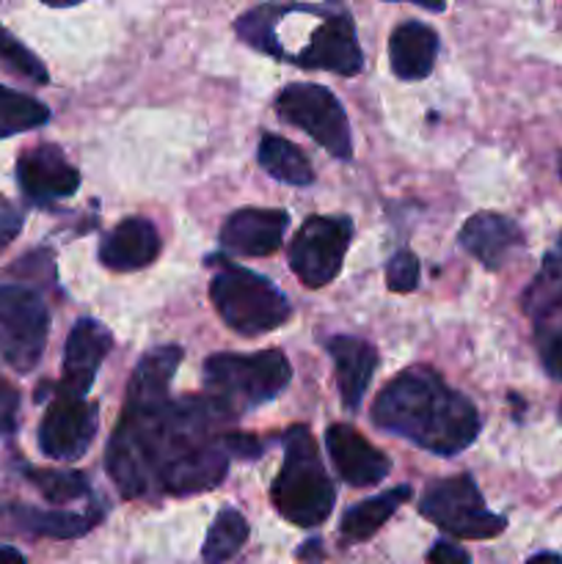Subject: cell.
Returning a JSON list of instances; mask_svg holds the SVG:
<instances>
[{
	"mask_svg": "<svg viewBox=\"0 0 562 564\" xmlns=\"http://www.w3.org/2000/svg\"><path fill=\"white\" fill-rule=\"evenodd\" d=\"M180 347L147 352L127 386L125 411L110 435L108 471L125 499H160L213 490L229 471L226 413L209 397L171 402Z\"/></svg>",
	"mask_w": 562,
	"mask_h": 564,
	"instance_id": "obj_1",
	"label": "cell"
},
{
	"mask_svg": "<svg viewBox=\"0 0 562 564\" xmlns=\"http://www.w3.org/2000/svg\"><path fill=\"white\" fill-rule=\"evenodd\" d=\"M372 419L380 430L402 435L433 455H457L479 433L477 408L428 367L397 375L375 400Z\"/></svg>",
	"mask_w": 562,
	"mask_h": 564,
	"instance_id": "obj_2",
	"label": "cell"
},
{
	"mask_svg": "<svg viewBox=\"0 0 562 564\" xmlns=\"http://www.w3.org/2000/svg\"><path fill=\"white\" fill-rule=\"evenodd\" d=\"M270 499L284 521L301 529L320 527L334 510L336 490L309 430L295 427L287 435L284 463L273 479Z\"/></svg>",
	"mask_w": 562,
	"mask_h": 564,
	"instance_id": "obj_3",
	"label": "cell"
},
{
	"mask_svg": "<svg viewBox=\"0 0 562 564\" xmlns=\"http://www.w3.org/2000/svg\"><path fill=\"white\" fill-rule=\"evenodd\" d=\"M292 367L281 350H262L251 356L218 352L204 364V386L209 400L226 413H242L275 400L290 383Z\"/></svg>",
	"mask_w": 562,
	"mask_h": 564,
	"instance_id": "obj_4",
	"label": "cell"
},
{
	"mask_svg": "<svg viewBox=\"0 0 562 564\" xmlns=\"http://www.w3.org/2000/svg\"><path fill=\"white\" fill-rule=\"evenodd\" d=\"M209 297L220 319L242 336L268 334L290 319V301L264 275L237 264L220 262L209 281Z\"/></svg>",
	"mask_w": 562,
	"mask_h": 564,
	"instance_id": "obj_5",
	"label": "cell"
},
{
	"mask_svg": "<svg viewBox=\"0 0 562 564\" xmlns=\"http://www.w3.org/2000/svg\"><path fill=\"white\" fill-rule=\"evenodd\" d=\"M419 512L430 523L463 540H490L507 527L505 518L485 507L483 494L466 474L428 485L419 499Z\"/></svg>",
	"mask_w": 562,
	"mask_h": 564,
	"instance_id": "obj_6",
	"label": "cell"
},
{
	"mask_svg": "<svg viewBox=\"0 0 562 564\" xmlns=\"http://www.w3.org/2000/svg\"><path fill=\"white\" fill-rule=\"evenodd\" d=\"M50 314L28 286H0V356L17 372H31L47 345Z\"/></svg>",
	"mask_w": 562,
	"mask_h": 564,
	"instance_id": "obj_7",
	"label": "cell"
},
{
	"mask_svg": "<svg viewBox=\"0 0 562 564\" xmlns=\"http://www.w3.org/2000/svg\"><path fill=\"white\" fill-rule=\"evenodd\" d=\"M275 110L281 119L292 127H301L303 132L314 138L323 149H328L334 158L350 160L353 141L350 124L342 110L339 99L317 83H292L275 99Z\"/></svg>",
	"mask_w": 562,
	"mask_h": 564,
	"instance_id": "obj_8",
	"label": "cell"
},
{
	"mask_svg": "<svg viewBox=\"0 0 562 564\" xmlns=\"http://www.w3.org/2000/svg\"><path fill=\"white\" fill-rule=\"evenodd\" d=\"M353 240V220L342 215H312L290 242V268L312 290L331 284L339 275L347 246Z\"/></svg>",
	"mask_w": 562,
	"mask_h": 564,
	"instance_id": "obj_9",
	"label": "cell"
},
{
	"mask_svg": "<svg viewBox=\"0 0 562 564\" xmlns=\"http://www.w3.org/2000/svg\"><path fill=\"white\" fill-rule=\"evenodd\" d=\"M97 405L58 391L39 427V446L50 460H80L97 435Z\"/></svg>",
	"mask_w": 562,
	"mask_h": 564,
	"instance_id": "obj_10",
	"label": "cell"
},
{
	"mask_svg": "<svg viewBox=\"0 0 562 564\" xmlns=\"http://www.w3.org/2000/svg\"><path fill=\"white\" fill-rule=\"evenodd\" d=\"M560 259H545V270L529 292V308L534 317V345L540 361L551 378L562 380V275Z\"/></svg>",
	"mask_w": 562,
	"mask_h": 564,
	"instance_id": "obj_11",
	"label": "cell"
},
{
	"mask_svg": "<svg viewBox=\"0 0 562 564\" xmlns=\"http://www.w3.org/2000/svg\"><path fill=\"white\" fill-rule=\"evenodd\" d=\"M303 69H328L336 75H356L364 66V53L358 47L356 25L347 14H325L312 31L309 44L295 58Z\"/></svg>",
	"mask_w": 562,
	"mask_h": 564,
	"instance_id": "obj_12",
	"label": "cell"
},
{
	"mask_svg": "<svg viewBox=\"0 0 562 564\" xmlns=\"http://www.w3.org/2000/svg\"><path fill=\"white\" fill-rule=\"evenodd\" d=\"M17 180H20L22 193L36 204L69 198L80 187L77 169L53 143H39L22 152V158L17 160Z\"/></svg>",
	"mask_w": 562,
	"mask_h": 564,
	"instance_id": "obj_13",
	"label": "cell"
},
{
	"mask_svg": "<svg viewBox=\"0 0 562 564\" xmlns=\"http://www.w3.org/2000/svg\"><path fill=\"white\" fill-rule=\"evenodd\" d=\"M110 347H114V334L102 323L88 317L77 319L69 330V339H66L64 380H61L58 391L83 400L88 389H91L94 378H97Z\"/></svg>",
	"mask_w": 562,
	"mask_h": 564,
	"instance_id": "obj_14",
	"label": "cell"
},
{
	"mask_svg": "<svg viewBox=\"0 0 562 564\" xmlns=\"http://www.w3.org/2000/svg\"><path fill=\"white\" fill-rule=\"evenodd\" d=\"M290 215L284 209H237L220 229V246L237 257H268L284 242Z\"/></svg>",
	"mask_w": 562,
	"mask_h": 564,
	"instance_id": "obj_15",
	"label": "cell"
},
{
	"mask_svg": "<svg viewBox=\"0 0 562 564\" xmlns=\"http://www.w3.org/2000/svg\"><path fill=\"white\" fill-rule=\"evenodd\" d=\"M325 449L334 460L336 471L353 488H369L389 477L391 463L383 452L375 449L361 433H356L347 424H334L325 433Z\"/></svg>",
	"mask_w": 562,
	"mask_h": 564,
	"instance_id": "obj_16",
	"label": "cell"
},
{
	"mask_svg": "<svg viewBox=\"0 0 562 564\" xmlns=\"http://www.w3.org/2000/svg\"><path fill=\"white\" fill-rule=\"evenodd\" d=\"M461 246L485 268L496 270L523 246V235L505 215L479 213L463 224Z\"/></svg>",
	"mask_w": 562,
	"mask_h": 564,
	"instance_id": "obj_17",
	"label": "cell"
},
{
	"mask_svg": "<svg viewBox=\"0 0 562 564\" xmlns=\"http://www.w3.org/2000/svg\"><path fill=\"white\" fill-rule=\"evenodd\" d=\"M325 347L334 358L342 402H345V408L356 411L364 397H367L369 380H372L375 367H378V352L369 341L356 339V336H331Z\"/></svg>",
	"mask_w": 562,
	"mask_h": 564,
	"instance_id": "obj_18",
	"label": "cell"
},
{
	"mask_svg": "<svg viewBox=\"0 0 562 564\" xmlns=\"http://www.w3.org/2000/svg\"><path fill=\"white\" fill-rule=\"evenodd\" d=\"M160 253V237L152 220L127 218L110 231L99 248V262L110 270H141Z\"/></svg>",
	"mask_w": 562,
	"mask_h": 564,
	"instance_id": "obj_19",
	"label": "cell"
},
{
	"mask_svg": "<svg viewBox=\"0 0 562 564\" xmlns=\"http://www.w3.org/2000/svg\"><path fill=\"white\" fill-rule=\"evenodd\" d=\"M439 55V36L424 22H400L389 39L391 72L400 80H422L433 72Z\"/></svg>",
	"mask_w": 562,
	"mask_h": 564,
	"instance_id": "obj_20",
	"label": "cell"
},
{
	"mask_svg": "<svg viewBox=\"0 0 562 564\" xmlns=\"http://www.w3.org/2000/svg\"><path fill=\"white\" fill-rule=\"evenodd\" d=\"M0 516L14 529L28 534H42V538L72 540L80 534L91 532L94 523L99 521V510L88 512H69V510H36L25 505H6L0 507Z\"/></svg>",
	"mask_w": 562,
	"mask_h": 564,
	"instance_id": "obj_21",
	"label": "cell"
},
{
	"mask_svg": "<svg viewBox=\"0 0 562 564\" xmlns=\"http://www.w3.org/2000/svg\"><path fill=\"white\" fill-rule=\"evenodd\" d=\"M411 496V488L408 485H400V488L389 490V494H380L375 499L361 501L353 510L345 512L342 518V538L350 540V543H361V540H369L391 516L397 512V507Z\"/></svg>",
	"mask_w": 562,
	"mask_h": 564,
	"instance_id": "obj_22",
	"label": "cell"
},
{
	"mask_svg": "<svg viewBox=\"0 0 562 564\" xmlns=\"http://www.w3.org/2000/svg\"><path fill=\"white\" fill-rule=\"evenodd\" d=\"M259 165L268 171L275 180L287 182V185H312L314 182V169L306 158H303L301 149L295 143H290L287 138L279 135H262L259 141Z\"/></svg>",
	"mask_w": 562,
	"mask_h": 564,
	"instance_id": "obj_23",
	"label": "cell"
},
{
	"mask_svg": "<svg viewBox=\"0 0 562 564\" xmlns=\"http://www.w3.org/2000/svg\"><path fill=\"white\" fill-rule=\"evenodd\" d=\"M248 540V521L235 510V507H224L218 518L209 527L207 540H204V562L207 564H226L237 551L246 545Z\"/></svg>",
	"mask_w": 562,
	"mask_h": 564,
	"instance_id": "obj_24",
	"label": "cell"
},
{
	"mask_svg": "<svg viewBox=\"0 0 562 564\" xmlns=\"http://www.w3.org/2000/svg\"><path fill=\"white\" fill-rule=\"evenodd\" d=\"M47 105L28 97V94L11 91V88L0 86V138H11L20 135V132L36 130V127L47 124Z\"/></svg>",
	"mask_w": 562,
	"mask_h": 564,
	"instance_id": "obj_25",
	"label": "cell"
},
{
	"mask_svg": "<svg viewBox=\"0 0 562 564\" xmlns=\"http://www.w3.org/2000/svg\"><path fill=\"white\" fill-rule=\"evenodd\" d=\"M25 477L50 505H72L88 496V479L80 471H53V468H25Z\"/></svg>",
	"mask_w": 562,
	"mask_h": 564,
	"instance_id": "obj_26",
	"label": "cell"
},
{
	"mask_svg": "<svg viewBox=\"0 0 562 564\" xmlns=\"http://www.w3.org/2000/svg\"><path fill=\"white\" fill-rule=\"evenodd\" d=\"M0 58H3L17 75L28 77L31 83H39V86L47 83V69H44L42 61H39L20 39L11 36L3 25H0Z\"/></svg>",
	"mask_w": 562,
	"mask_h": 564,
	"instance_id": "obj_27",
	"label": "cell"
},
{
	"mask_svg": "<svg viewBox=\"0 0 562 564\" xmlns=\"http://www.w3.org/2000/svg\"><path fill=\"white\" fill-rule=\"evenodd\" d=\"M386 284L395 292H413L419 284V259L411 251H400L391 257L386 268Z\"/></svg>",
	"mask_w": 562,
	"mask_h": 564,
	"instance_id": "obj_28",
	"label": "cell"
},
{
	"mask_svg": "<svg viewBox=\"0 0 562 564\" xmlns=\"http://www.w3.org/2000/svg\"><path fill=\"white\" fill-rule=\"evenodd\" d=\"M17 413H20V391L6 375H0V438H9L17 430Z\"/></svg>",
	"mask_w": 562,
	"mask_h": 564,
	"instance_id": "obj_29",
	"label": "cell"
},
{
	"mask_svg": "<svg viewBox=\"0 0 562 564\" xmlns=\"http://www.w3.org/2000/svg\"><path fill=\"white\" fill-rule=\"evenodd\" d=\"M22 229V213L9 204L6 198H0V251L20 235Z\"/></svg>",
	"mask_w": 562,
	"mask_h": 564,
	"instance_id": "obj_30",
	"label": "cell"
},
{
	"mask_svg": "<svg viewBox=\"0 0 562 564\" xmlns=\"http://www.w3.org/2000/svg\"><path fill=\"white\" fill-rule=\"evenodd\" d=\"M428 560H430V564H472L466 551H461L457 545H452V543H444V540L430 549Z\"/></svg>",
	"mask_w": 562,
	"mask_h": 564,
	"instance_id": "obj_31",
	"label": "cell"
},
{
	"mask_svg": "<svg viewBox=\"0 0 562 564\" xmlns=\"http://www.w3.org/2000/svg\"><path fill=\"white\" fill-rule=\"evenodd\" d=\"M0 564H25V556L11 545H0Z\"/></svg>",
	"mask_w": 562,
	"mask_h": 564,
	"instance_id": "obj_32",
	"label": "cell"
},
{
	"mask_svg": "<svg viewBox=\"0 0 562 564\" xmlns=\"http://www.w3.org/2000/svg\"><path fill=\"white\" fill-rule=\"evenodd\" d=\"M527 564H562V556L551 554V551H543V554H534Z\"/></svg>",
	"mask_w": 562,
	"mask_h": 564,
	"instance_id": "obj_33",
	"label": "cell"
},
{
	"mask_svg": "<svg viewBox=\"0 0 562 564\" xmlns=\"http://www.w3.org/2000/svg\"><path fill=\"white\" fill-rule=\"evenodd\" d=\"M560 174H562V158H560Z\"/></svg>",
	"mask_w": 562,
	"mask_h": 564,
	"instance_id": "obj_34",
	"label": "cell"
},
{
	"mask_svg": "<svg viewBox=\"0 0 562 564\" xmlns=\"http://www.w3.org/2000/svg\"><path fill=\"white\" fill-rule=\"evenodd\" d=\"M560 253H562V237H560Z\"/></svg>",
	"mask_w": 562,
	"mask_h": 564,
	"instance_id": "obj_35",
	"label": "cell"
}]
</instances>
